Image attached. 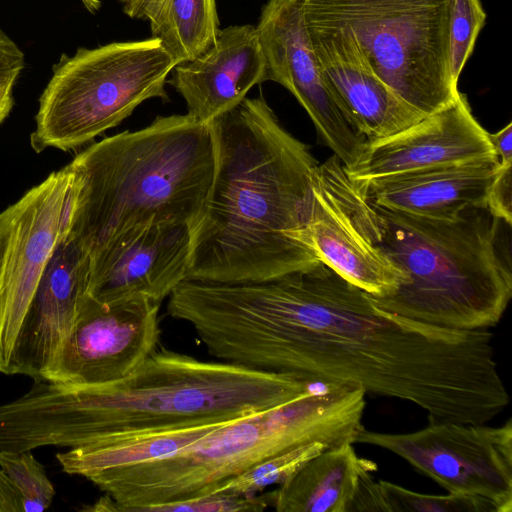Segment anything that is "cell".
Listing matches in <instances>:
<instances>
[{
	"label": "cell",
	"mask_w": 512,
	"mask_h": 512,
	"mask_svg": "<svg viewBox=\"0 0 512 512\" xmlns=\"http://www.w3.org/2000/svg\"><path fill=\"white\" fill-rule=\"evenodd\" d=\"M220 337L234 364L411 402L432 423H488L510 403L489 329L383 311L321 261L231 285Z\"/></svg>",
	"instance_id": "cell-1"
},
{
	"label": "cell",
	"mask_w": 512,
	"mask_h": 512,
	"mask_svg": "<svg viewBox=\"0 0 512 512\" xmlns=\"http://www.w3.org/2000/svg\"><path fill=\"white\" fill-rule=\"evenodd\" d=\"M216 166L186 279L255 282L320 262L308 246L319 163L262 95L211 121Z\"/></svg>",
	"instance_id": "cell-2"
},
{
	"label": "cell",
	"mask_w": 512,
	"mask_h": 512,
	"mask_svg": "<svg viewBox=\"0 0 512 512\" xmlns=\"http://www.w3.org/2000/svg\"><path fill=\"white\" fill-rule=\"evenodd\" d=\"M316 187L356 233L406 277L390 295L369 294L379 309L454 330L490 329L512 297L501 219L470 207L453 219L390 210L370 201L333 155L319 164Z\"/></svg>",
	"instance_id": "cell-3"
},
{
	"label": "cell",
	"mask_w": 512,
	"mask_h": 512,
	"mask_svg": "<svg viewBox=\"0 0 512 512\" xmlns=\"http://www.w3.org/2000/svg\"><path fill=\"white\" fill-rule=\"evenodd\" d=\"M310 386L290 374L157 348L116 382H34L25 401V426L36 447L75 448L120 435L231 421L285 404Z\"/></svg>",
	"instance_id": "cell-4"
},
{
	"label": "cell",
	"mask_w": 512,
	"mask_h": 512,
	"mask_svg": "<svg viewBox=\"0 0 512 512\" xmlns=\"http://www.w3.org/2000/svg\"><path fill=\"white\" fill-rule=\"evenodd\" d=\"M80 186L67 239L89 257L119 234L155 222H198L216 166L211 122L157 117L82 150L69 163Z\"/></svg>",
	"instance_id": "cell-5"
},
{
	"label": "cell",
	"mask_w": 512,
	"mask_h": 512,
	"mask_svg": "<svg viewBox=\"0 0 512 512\" xmlns=\"http://www.w3.org/2000/svg\"><path fill=\"white\" fill-rule=\"evenodd\" d=\"M366 394L333 383L313 385L276 407L231 420L164 458L101 472L88 480L109 495L115 511L151 512L200 497L271 456L313 442H350L364 427Z\"/></svg>",
	"instance_id": "cell-6"
},
{
	"label": "cell",
	"mask_w": 512,
	"mask_h": 512,
	"mask_svg": "<svg viewBox=\"0 0 512 512\" xmlns=\"http://www.w3.org/2000/svg\"><path fill=\"white\" fill-rule=\"evenodd\" d=\"M308 33L351 39L368 68L427 116L459 95L450 69L451 0H297Z\"/></svg>",
	"instance_id": "cell-7"
},
{
	"label": "cell",
	"mask_w": 512,
	"mask_h": 512,
	"mask_svg": "<svg viewBox=\"0 0 512 512\" xmlns=\"http://www.w3.org/2000/svg\"><path fill=\"white\" fill-rule=\"evenodd\" d=\"M177 64L153 37L63 54L39 98L32 148L81 147L118 126L144 101L168 100L165 84Z\"/></svg>",
	"instance_id": "cell-8"
},
{
	"label": "cell",
	"mask_w": 512,
	"mask_h": 512,
	"mask_svg": "<svg viewBox=\"0 0 512 512\" xmlns=\"http://www.w3.org/2000/svg\"><path fill=\"white\" fill-rule=\"evenodd\" d=\"M79 178L68 164L0 212V372L9 374L17 335L39 280L69 233Z\"/></svg>",
	"instance_id": "cell-9"
},
{
	"label": "cell",
	"mask_w": 512,
	"mask_h": 512,
	"mask_svg": "<svg viewBox=\"0 0 512 512\" xmlns=\"http://www.w3.org/2000/svg\"><path fill=\"white\" fill-rule=\"evenodd\" d=\"M486 424L428 422L407 433L363 427L355 444L396 454L447 493L483 498L497 512H512V420Z\"/></svg>",
	"instance_id": "cell-10"
},
{
	"label": "cell",
	"mask_w": 512,
	"mask_h": 512,
	"mask_svg": "<svg viewBox=\"0 0 512 512\" xmlns=\"http://www.w3.org/2000/svg\"><path fill=\"white\" fill-rule=\"evenodd\" d=\"M159 307L143 296L104 304L85 294L44 380L82 386L128 377L158 348Z\"/></svg>",
	"instance_id": "cell-11"
},
{
	"label": "cell",
	"mask_w": 512,
	"mask_h": 512,
	"mask_svg": "<svg viewBox=\"0 0 512 512\" xmlns=\"http://www.w3.org/2000/svg\"><path fill=\"white\" fill-rule=\"evenodd\" d=\"M265 81L286 88L305 109L323 143L344 166L358 157L365 138L344 119L320 70L297 0H268L256 25Z\"/></svg>",
	"instance_id": "cell-12"
},
{
	"label": "cell",
	"mask_w": 512,
	"mask_h": 512,
	"mask_svg": "<svg viewBox=\"0 0 512 512\" xmlns=\"http://www.w3.org/2000/svg\"><path fill=\"white\" fill-rule=\"evenodd\" d=\"M192 227L155 222L129 229L90 256L86 294L109 304L143 296L161 303L187 277Z\"/></svg>",
	"instance_id": "cell-13"
},
{
	"label": "cell",
	"mask_w": 512,
	"mask_h": 512,
	"mask_svg": "<svg viewBox=\"0 0 512 512\" xmlns=\"http://www.w3.org/2000/svg\"><path fill=\"white\" fill-rule=\"evenodd\" d=\"M488 132L473 116L466 95L388 137L365 140L356 160L344 166L353 182L494 157Z\"/></svg>",
	"instance_id": "cell-14"
},
{
	"label": "cell",
	"mask_w": 512,
	"mask_h": 512,
	"mask_svg": "<svg viewBox=\"0 0 512 512\" xmlns=\"http://www.w3.org/2000/svg\"><path fill=\"white\" fill-rule=\"evenodd\" d=\"M89 255L65 239L50 258L21 323L9 374L44 380L75 324L86 294Z\"/></svg>",
	"instance_id": "cell-15"
},
{
	"label": "cell",
	"mask_w": 512,
	"mask_h": 512,
	"mask_svg": "<svg viewBox=\"0 0 512 512\" xmlns=\"http://www.w3.org/2000/svg\"><path fill=\"white\" fill-rule=\"evenodd\" d=\"M168 81L182 96L187 113L211 122L237 107L249 90L265 82V60L256 26L219 30L215 42L192 60L177 64Z\"/></svg>",
	"instance_id": "cell-16"
},
{
	"label": "cell",
	"mask_w": 512,
	"mask_h": 512,
	"mask_svg": "<svg viewBox=\"0 0 512 512\" xmlns=\"http://www.w3.org/2000/svg\"><path fill=\"white\" fill-rule=\"evenodd\" d=\"M307 34L339 111L365 140L396 134L425 117L372 73L351 39Z\"/></svg>",
	"instance_id": "cell-17"
},
{
	"label": "cell",
	"mask_w": 512,
	"mask_h": 512,
	"mask_svg": "<svg viewBox=\"0 0 512 512\" xmlns=\"http://www.w3.org/2000/svg\"><path fill=\"white\" fill-rule=\"evenodd\" d=\"M353 443L326 448L270 491L278 512H388L372 473L377 464L360 457Z\"/></svg>",
	"instance_id": "cell-18"
},
{
	"label": "cell",
	"mask_w": 512,
	"mask_h": 512,
	"mask_svg": "<svg viewBox=\"0 0 512 512\" xmlns=\"http://www.w3.org/2000/svg\"><path fill=\"white\" fill-rule=\"evenodd\" d=\"M499 167L494 156L354 183L370 201L383 208L453 219L467 208L486 207Z\"/></svg>",
	"instance_id": "cell-19"
},
{
	"label": "cell",
	"mask_w": 512,
	"mask_h": 512,
	"mask_svg": "<svg viewBox=\"0 0 512 512\" xmlns=\"http://www.w3.org/2000/svg\"><path fill=\"white\" fill-rule=\"evenodd\" d=\"M306 241L319 260L366 293L383 297L406 282L385 256L366 243L316 187Z\"/></svg>",
	"instance_id": "cell-20"
},
{
	"label": "cell",
	"mask_w": 512,
	"mask_h": 512,
	"mask_svg": "<svg viewBox=\"0 0 512 512\" xmlns=\"http://www.w3.org/2000/svg\"><path fill=\"white\" fill-rule=\"evenodd\" d=\"M225 423L115 436L57 453L56 458L65 473L89 479L101 472L172 455Z\"/></svg>",
	"instance_id": "cell-21"
},
{
	"label": "cell",
	"mask_w": 512,
	"mask_h": 512,
	"mask_svg": "<svg viewBox=\"0 0 512 512\" xmlns=\"http://www.w3.org/2000/svg\"><path fill=\"white\" fill-rule=\"evenodd\" d=\"M148 20L151 37L178 64L206 51L220 30L215 0H160Z\"/></svg>",
	"instance_id": "cell-22"
},
{
	"label": "cell",
	"mask_w": 512,
	"mask_h": 512,
	"mask_svg": "<svg viewBox=\"0 0 512 512\" xmlns=\"http://www.w3.org/2000/svg\"><path fill=\"white\" fill-rule=\"evenodd\" d=\"M326 448L323 443L313 442L271 456L222 483L215 492L255 495L266 487L279 486Z\"/></svg>",
	"instance_id": "cell-23"
},
{
	"label": "cell",
	"mask_w": 512,
	"mask_h": 512,
	"mask_svg": "<svg viewBox=\"0 0 512 512\" xmlns=\"http://www.w3.org/2000/svg\"><path fill=\"white\" fill-rule=\"evenodd\" d=\"M31 451L0 450V468L18 489L23 512H41L50 507L55 488Z\"/></svg>",
	"instance_id": "cell-24"
},
{
	"label": "cell",
	"mask_w": 512,
	"mask_h": 512,
	"mask_svg": "<svg viewBox=\"0 0 512 512\" xmlns=\"http://www.w3.org/2000/svg\"><path fill=\"white\" fill-rule=\"evenodd\" d=\"M388 512H497L488 500L451 494H423L386 480L378 481Z\"/></svg>",
	"instance_id": "cell-25"
},
{
	"label": "cell",
	"mask_w": 512,
	"mask_h": 512,
	"mask_svg": "<svg viewBox=\"0 0 512 512\" xmlns=\"http://www.w3.org/2000/svg\"><path fill=\"white\" fill-rule=\"evenodd\" d=\"M486 13L481 0H451L450 12V69L458 84L460 74L471 56Z\"/></svg>",
	"instance_id": "cell-26"
},
{
	"label": "cell",
	"mask_w": 512,
	"mask_h": 512,
	"mask_svg": "<svg viewBox=\"0 0 512 512\" xmlns=\"http://www.w3.org/2000/svg\"><path fill=\"white\" fill-rule=\"evenodd\" d=\"M271 505L270 492L262 496L214 492L200 497L156 506L151 512L263 511Z\"/></svg>",
	"instance_id": "cell-27"
},
{
	"label": "cell",
	"mask_w": 512,
	"mask_h": 512,
	"mask_svg": "<svg viewBox=\"0 0 512 512\" xmlns=\"http://www.w3.org/2000/svg\"><path fill=\"white\" fill-rule=\"evenodd\" d=\"M512 165H500L490 186L486 207L497 218L511 226Z\"/></svg>",
	"instance_id": "cell-28"
},
{
	"label": "cell",
	"mask_w": 512,
	"mask_h": 512,
	"mask_svg": "<svg viewBox=\"0 0 512 512\" xmlns=\"http://www.w3.org/2000/svg\"><path fill=\"white\" fill-rule=\"evenodd\" d=\"M25 67V56L19 46L0 29V96L12 93Z\"/></svg>",
	"instance_id": "cell-29"
},
{
	"label": "cell",
	"mask_w": 512,
	"mask_h": 512,
	"mask_svg": "<svg viewBox=\"0 0 512 512\" xmlns=\"http://www.w3.org/2000/svg\"><path fill=\"white\" fill-rule=\"evenodd\" d=\"M488 138L500 165H512V122L495 133L488 132Z\"/></svg>",
	"instance_id": "cell-30"
},
{
	"label": "cell",
	"mask_w": 512,
	"mask_h": 512,
	"mask_svg": "<svg viewBox=\"0 0 512 512\" xmlns=\"http://www.w3.org/2000/svg\"><path fill=\"white\" fill-rule=\"evenodd\" d=\"M0 512H23L21 495L0 468Z\"/></svg>",
	"instance_id": "cell-31"
},
{
	"label": "cell",
	"mask_w": 512,
	"mask_h": 512,
	"mask_svg": "<svg viewBox=\"0 0 512 512\" xmlns=\"http://www.w3.org/2000/svg\"><path fill=\"white\" fill-rule=\"evenodd\" d=\"M124 13L134 19H149L160 0H119Z\"/></svg>",
	"instance_id": "cell-32"
},
{
	"label": "cell",
	"mask_w": 512,
	"mask_h": 512,
	"mask_svg": "<svg viewBox=\"0 0 512 512\" xmlns=\"http://www.w3.org/2000/svg\"><path fill=\"white\" fill-rule=\"evenodd\" d=\"M14 105V99L12 93H7L0 96V124L9 115Z\"/></svg>",
	"instance_id": "cell-33"
},
{
	"label": "cell",
	"mask_w": 512,
	"mask_h": 512,
	"mask_svg": "<svg viewBox=\"0 0 512 512\" xmlns=\"http://www.w3.org/2000/svg\"><path fill=\"white\" fill-rule=\"evenodd\" d=\"M84 6L90 11L95 12L101 5V0H81Z\"/></svg>",
	"instance_id": "cell-34"
}]
</instances>
